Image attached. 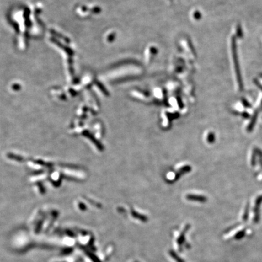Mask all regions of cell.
Instances as JSON below:
<instances>
[{
	"label": "cell",
	"mask_w": 262,
	"mask_h": 262,
	"mask_svg": "<svg viewBox=\"0 0 262 262\" xmlns=\"http://www.w3.org/2000/svg\"><path fill=\"white\" fill-rule=\"evenodd\" d=\"M262 203V195L259 196L255 200V206H254V220L255 222H257L259 220V213H260V205Z\"/></svg>",
	"instance_id": "6da1fadb"
},
{
	"label": "cell",
	"mask_w": 262,
	"mask_h": 262,
	"mask_svg": "<svg viewBox=\"0 0 262 262\" xmlns=\"http://www.w3.org/2000/svg\"><path fill=\"white\" fill-rule=\"evenodd\" d=\"M187 198L190 200H194L200 202H205L207 201V198L205 196L202 195H189Z\"/></svg>",
	"instance_id": "7a4b0ae2"
},
{
	"label": "cell",
	"mask_w": 262,
	"mask_h": 262,
	"mask_svg": "<svg viewBox=\"0 0 262 262\" xmlns=\"http://www.w3.org/2000/svg\"><path fill=\"white\" fill-rule=\"evenodd\" d=\"M257 118V113L255 112L254 114L253 117V118H252L250 123L249 124L248 126L247 127V132H251L253 130V128L254 127L255 125V123H256Z\"/></svg>",
	"instance_id": "3957f363"
},
{
	"label": "cell",
	"mask_w": 262,
	"mask_h": 262,
	"mask_svg": "<svg viewBox=\"0 0 262 262\" xmlns=\"http://www.w3.org/2000/svg\"><path fill=\"white\" fill-rule=\"evenodd\" d=\"M216 140V136L214 133L211 132L208 134V136H207V142L209 143L212 144L213 143H214Z\"/></svg>",
	"instance_id": "277c9868"
},
{
	"label": "cell",
	"mask_w": 262,
	"mask_h": 262,
	"mask_svg": "<svg viewBox=\"0 0 262 262\" xmlns=\"http://www.w3.org/2000/svg\"><path fill=\"white\" fill-rule=\"evenodd\" d=\"M255 158H256V153L254 150L253 154H252L251 157V165L252 166H254L255 165Z\"/></svg>",
	"instance_id": "5b68a950"
},
{
	"label": "cell",
	"mask_w": 262,
	"mask_h": 262,
	"mask_svg": "<svg viewBox=\"0 0 262 262\" xmlns=\"http://www.w3.org/2000/svg\"><path fill=\"white\" fill-rule=\"evenodd\" d=\"M248 211H249V205H248L247 207L245 208V211H244V215H243V218L244 220H247V218L248 217Z\"/></svg>",
	"instance_id": "8992f818"
}]
</instances>
